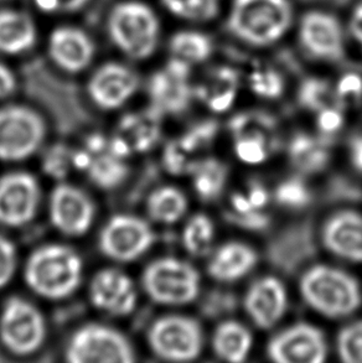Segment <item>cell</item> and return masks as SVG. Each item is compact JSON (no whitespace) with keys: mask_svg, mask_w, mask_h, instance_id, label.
I'll use <instances>...</instances> for the list:
<instances>
[{"mask_svg":"<svg viewBox=\"0 0 362 363\" xmlns=\"http://www.w3.org/2000/svg\"><path fill=\"white\" fill-rule=\"evenodd\" d=\"M297 18L293 0H230L225 28L247 48L268 49L288 36Z\"/></svg>","mask_w":362,"mask_h":363,"instance_id":"obj_1","label":"cell"},{"mask_svg":"<svg viewBox=\"0 0 362 363\" xmlns=\"http://www.w3.org/2000/svg\"><path fill=\"white\" fill-rule=\"evenodd\" d=\"M84 264L76 250L67 245H43L35 250L25 264L26 284L44 299L62 300L79 289Z\"/></svg>","mask_w":362,"mask_h":363,"instance_id":"obj_2","label":"cell"},{"mask_svg":"<svg viewBox=\"0 0 362 363\" xmlns=\"http://www.w3.org/2000/svg\"><path fill=\"white\" fill-rule=\"evenodd\" d=\"M107 31L113 45L128 59L144 61L157 51L162 25L150 5L139 0H126L111 10Z\"/></svg>","mask_w":362,"mask_h":363,"instance_id":"obj_3","label":"cell"},{"mask_svg":"<svg viewBox=\"0 0 362 363\" xmlns=\"http://www.w3.org/2000/svg\"><path fill=\"white\" fill-rule=\"evenodd\" d=\"M300 290L313 309L329 318H344L361 305V290L356 279L331 267H314L302 278Z\"/></svg>","mask_w":362,"mask_h":363,"instance_id":"obj_4","label":"cell"},{"mask_svg":"<svg viewBox=\"0 0 362 363\" xmlns=\"http://www.w3.org/2000/svg\"><path fill=\"white\" fill-rule=\"evenodd\" d=\"M299 46L309 59L334 64L346 55L348 31L338 15L323 8H313L295 21Z\"/></svg>","mask_w":362,"mask_h":363,"instance_id":"obj_5","label":"cell"},{"mask_svg":"<svg viewBox=\"0 0 362 363\" xmlns=\"http://www.w3.org/2000/svg\"><path fill=\"white\" fill-rule=\"evenodd\" d=\"M142 288L157 304H187L199 294L200 275L187 262L170 257L159 258L143 272Z\"/></svg>","mask_w":362,"mask_h":363,"instance_id":"obj_6","label":"cell"},{"mask_svg":"<svg viewBox=\"0 0 362 363\" xmlns=\"http://www.w3.org/2000/svg\"><path fill=\"white\" fill-rule=\"evenodd\" d=\"M65 359L71 363H131L136 352L121 331L107 325L89 324L70 337Z\"/></svg>","mask_w":362,"mask_h":363,"instance_id":"obj_7","label":"cell"},{"mask_svg":"<svg viewBox=\"0 0 362 363\" xmlns=\"http://www.w3.org/2000/svg\"><path fill=\"white\" fill-rule=\"evenodd\" d=\"M45 339L46 321L33 303L21 296H11L5 301L0 313V342L10 354H35Z\"/></svg>","mask_w":362,"mask_h":363,"instance_id":"obj_8","label":"cell"},{"mask_svg":"<svg viewBox=\"0 0 362 363\" xmlns=\"http://www.w3.org/2000/svg\"><path fill=\"white\" fill-rule=\"evenodd\" d=\"M46 125L34 109L10 104L0 108V160L23 162L44 144Z\"/></svg>","mask_w":362,"mask_h":363,"instance_id":"obj_9","label":"cell"},{"mask_svg":"<svg viewBox=\"0 0 362 363\" xmlns=\"http://www.w3.org/2000/svg\"><path fill=\"white\" fill-rule=\"evenodd\" d=\"M147 341L153 354L159 359L187 362L200 356L204 335L195 319L184 315H167L149 326Z\"/></svg>","mask_w":362,"mask_h":363,"instance_id":"obj_10","label":"cell"},{"mask_svg":"<svg viewBox=\"0 0 362 363\" xmlns=\"http://www.w3.org/2000/svg\"><path fill=\"white\" fill-rule=\"evenodd\" d=\"M155 235L146 220L134 215H116L108 220L98 237L104 257L118 263L137 260L152 248Z\"/></svg>","mask_w":362,"mask_h":363,"instance_id":"obj_11","label":"cell"},{"mask_svg":"<svg viewBox=\"0 0 362 363\" xmlns=\"http://www.w3.org/2000/svg\"><path fill=\"white\" fill-rule=\"evenodd\" d=\"M192 66L170 57L162 69L150 76L148 96L150 107L163 116H177L190 107L195 97V86L191 84Z\"/></svg>","mask_w":362,"mask_h":363,"instance_id":"obj_12","label":"cell"},{"mask_svg":"<svg viewBox=\"0 0 362 363\" xmlns=\"http://www.w3.org/2000/svg\"><path fill=\"white\" fill-rule=\"evenodd\" d=\"M126 159L114 149L111 139L96 134L86 140L84 149L74 152V167L86 172L94 186L111 190L127 177Z\"/></svg>","mask_w":362,"mask_h":363,"instance_id":"obj_13","label":"cell"},{"mask_svg":"<svg viewBox=\"0 0 362 363\" xmlns=\"http://www.w3.org/2000/svg\"><path fill=\"white\" fill-rule=\"evenodd\" d=\"M41 200L39 182L31 174L14 172L0 177V225L18 228L34 220Z\"/></svg>","mask_w":362,"mask_h":363,"instance_id":"obj_14","label":"cell"},{"mask_svg":"<svg viewBox=\"0 0 362 363\" xmlns=\"http://www.w3.org/2000/svg\"><path fill=\"white\" fill-rule=\"evenodd\" d=\"M94 213L91 197L72 184L61 182L50 194V221L64 236L86 235L92 227Z\"/></svg>","mask_w":362,"mask_h":363,"instance_id":"obj_15","label":"cell"},{"mask_svg":"<svg viewBox=\"0 0 362 363\" xmlns=\"http://www.w3.org/2000/svg\"><path fill=\"white\" fill-rule=\"evenodd\" d=\"M317 252L313 222L304 220L284 228L267 245V259L274 269L294 274L313 259Z\"/></svg>","mask_w":362,"mask_h":363,"instance_id":"obj_16","label":"cell"},{"mask_svg":"<svg viewBox=\"0 0 362 363\" xmlns=\"http://www.w3.org/2000/svg\"><path fill=\"white\" fill-rule=\"evenodd\" d=\"M139 89V77L134 69L121 62L99 66L87 82V94L93 104L103 111L121 108Z\"/></svg>","mask_w":362,"mask_h":363,"instance_id":"obj_17","label":"cell"},{"mask_svg":"<svg viewBox=\"0 0 362 363\" xmlns=\"http://www.w3.org/2000/svg\"><path fill=\"white\" fill-rule=\"evenodd\" d=\"M323 333L312 325L300 324L284 330L268 345V356L279 363H320L327 359Z\"/></svg>","mask_w":362,"mask_h":363,"instance_id":"obj_18","label":"cell"},{"mask_svg":"<svg viewBox=\"0 0 362 363\" xmlns=\"http://www.w3.org/2000/svg\"><path fill=\"white\" fill-rule=\"evenodd\" d=\"M89 295L96 309L112 316H127L137 308L136 285L124 272L116 268L99 270L93 275Z\"/></svg>","mask_w":362,"mask_h":363,"instance_id":"obj_19","label":"cell"},{"mask_svg":"<svg viewBox=\"0 0 362 363\" xmlns=\"http://www.w3.org/2000/svg\"><path fill=\"white\" fill-rule=\"evenodd\" d=\"M162 117L163 114L152 107L126 114L118 123L117 132L111 138L113 147L126 157L149 152L162 135Z\"/></svg>","mask_w":362,"mask_h":363,"instance_id":"obj_20","label":"cell"},{"mask_svg":"<svg viewBox=\"0 0 362 363\" xmlns=\"http://www.w3.org/2000/svg\"><path fill=\"white\" fill-rule=\"evenodd\" d=\"M48 51L50 59L62 71L79 74L92 64L96 46L91 36L84 30L65 25L51 31Z\"/></svg>","mask_w":362,"mask_h":363,"instance_id":"obj_21","label":"cell"},{"mask_svg":"<svg viewBox=\"0 0 362 363\" xmlns=\"http://www.w3.org/2000/svg\"><path fill=\"white\" fill-rule=\"evenodd\" d=\"M241 86V72L227 64L211 67L199 84L195 86V97L214 112L222 113L235 104Z\"/></svg>","mask_w":362,"mask_h":363,"instance_id":"obj_22","label":"cell"},{"mask_svg":"<svg viewBox=\"0 0 362 363\" xmlns=\"http://www.w3.org/2000/svg\"><path fill=\"white\" fill-rule=\"evenodd\" d=\"M245 308L257 326L270 329L287 308V294L282 283L275 278H263L251 286L245 299Z\"/></svg>","mask_w":362,"mask_h":363,"instance_id":"obj_23","label":"cell"},{"mask_svg":"<svg viewBox=\"0 0 362 363\" xmlns=\"http://www.w3.org/2000/svg\"><path fill=\"white\" fill-rule=\"evenodd\" d=\"M323 241L334 255L362 262V215L353 211L336 213L324 226Z\"/></svg>","mask_w":362,"mask_h":363,"instance_id":"obj_24","label":"cell"},{"mask_svg":"<svg viewBox=\"0 0 362 363\" xmlns=\"http://www.w3.org/2000/svg\"><path fill=\"white\" fill-rule=\"evenodd\" d=\"M38 29L34 20L19 10H0V54L21 55L34 48Z\"/></svg>","mask_w":362,"mask_h":363,"instance_id":"obj_25","label":"cell"},{"mask_svg":"<svg viewBox=\"0 0 362 363\" xmlns=\"http://www.w3.org/2000/svg\"><path fill=\"white\" fill-rule=\"evenodd\" d=\"M257 263V255L248 245L229 243L216 252L207 270L214 279L234 281L245 277Z\"/></svg>","mask_w":362,"mask_h":363,"instance_id":"obj_26","label":"cell"},{"mask_svg":"<svg viewBox=\"0 0 362 363\" xmlns=\"http://www.w3.org/2000/svg\"><path fill=\"white\" fill-rule=\"evenodd\" d=\"M170 57L181 60L190 66L207 62L215 52V41L200 29H181L169 39Z\"/></svg>","mask_w":362,"mask_h":363,"instance_id":"obj_27","label":"cell"},{"mask_svg":"<svg viewBox=\"0 0 362 363\" xmlns=\"http://www.w3.org/2000/svg\"><path fill=\"white\" fill-rule=\"evenodd\" d=\"M327 139H314L298 134L289 144V157L294 167L304 174L322 172L328 165L330 152Z\"/></svg>","mask_w":362,"mask_h":363,"instance_id":"obj_28","label":"cell"},{"mask_svg":"<svg viewBox=\"0 0 362 363\" xmlns=\"http://www.w3.org/2000/svg\"><path fill=\"white\" fill-rule=\"evenodd\" d=\"M252 346V336L243 325L226 321L216 329L212 347L216 354L229 362L245 361Z\"/></svg>","mask_w":362,"mask_h":363,"instance_id":"obj_29","label":"cell"},{"mask_svg":"<svg viewBox=\"0 0 362 363\" xmlns=\"http://www.w3.org/2000/svg\"><path fill=\"white\" fill-rule=\"evenodd\" d=\"M229 128L236 140L238 139H257L265 143L270 149L277 145V121L272 114L251 111L236 114L229 122Z\"/></svg>","mask_w":362,"mask_h":363,"instance_id":"obj_30","label":"cell"},{"mask_svg":"<svg viewBox=\"0 0 362 363\" xmlns=\"http://www.w3.org/2000/svg\"><path fill=\"white\" fill-rule=\"evenodd\" d=\"M148 216L150 220L162 225H172L179 221L187 208L184 194L172 186L158 187L148 196Z\"/></svg>","mask_w":362,"mask_h":363,"instance_id":"obj_31","label":"cell"},{"mask_svg":"<svg viewBox=\"0 0 362 363\" xmlns=\"http://www.w3.org/2000/svg\"><path fill=\"white\" fill-rule=\"evenodd\" d=\"M169 14L192 25L210 24L222 10L221 0H160Z\"/></svg>","mask_w":362,"mask_h":363,"instance_id":"obj_32","label":"cell"},{"mask_svg":"<svg viewBox=\"0 0 362 363\" xmlns=\"http://www.w3.org/2000/svg\"><path fill=\"white\" fill-rule=\"evenodd\" d=\"M251 91L262 99H279L285 89V76L274 65L256 62L247 74Z\"/></svg>","mask_w":362,"mask_h":363,"instance_id":"obj_33","label":"cell"},{"mask_svg":"<svg viewBox=\"0 0 362 363\" xmlns=\"http://www.w3.org/2000/svg\"><path fill=\"white\" fill-rule=\"evenodd\" d=\"M192 175L197 195L204 201H212L220 196L225 187L227 167L225 164L215 159L201 160Z\"/></svg>","mask_w":362,"mask_h":363,"instance_id":"obj_34","label":"cell"},{"mask_svg":"<svg viewBox=\"0 0 362 363\" xmlns=\"http://www.w3.org/2000/svg\"><path fill=\"white\" fill-rule=\"evenodd\" d=\"M298 101L302 107L314 112H320L329 107H339L335 99L334 86L327 79L318 76H309L303 79V82L299 86Z\"/></svg>","mask_w":362,"mask_h":363,"instance_id":"obj_35","label":"cell"},{"mask_svg":"<svg viewBox=\"0 0 362 363\" xmlns=\"http://www.w3.org/2000/svg\"><path fill=\"white\" fill-rule=\"evenodd\" d=\"M212 237L214 226L210 218L204 215H197L187 222L182 233V243L191 255H204L210 250Z\"/></svg>","mask_w":362,"mask_h":363,"instance_id":"obj_36","label":"cell"},{"mask_svg":"<svg viewBox=\"0 0 362 363\" xmlns=\"http://www.w3.org/2000/svg\"><path fill=\"white\" fill-rule=\"evenodd\" d=\"M200 162L184 147L179 138L168 143L163 154V165L172 175L192 174Z\"/></svg>","mask_w":362,"mask_h":363,"instance_id":"obj_37","label":"cell"},{"mask_svg":"<svg viewBox=\"0 0 362 363\" xmlns=\"http://www.w3.org/2000/svg\"><path fill=\"white\" fill-rule=\"evenodd\" d=\"M323 201L330 205L356 203L362 201V187L349 177L336 175L327 182Z\"/></svg>","mask_w":362,"mask_h":363,"instance_id":"obj_38","label":"cell"},{"mask_svg":"<svg viewBox=\"0 0 362 363\" xmlns=\"http://www.w3.org/2000/svg\"><path fill=\"white\" fill-rule=\"evenodd\" d=\"M275 200L279 205L288 208H304L313 200L308 186L300 179H289L279 185L275 191Z\"/></svg>","mask_w":362,"mask_h":363,"instance_id":"obj_39","label":"cell"},{"mask_svg":"<svg viewBox=\"0 0 362 363\" xmlns=\"http://www.w3.org/2000/svg\"><path fill=\"white\" fill-rule=\"evenodd\" d=\"M338 352L344 362L362 363V320L349 325L340 333Z\"/></svg>","mask_w":362,"mask_h":363,"instance_id":"obj_40","label":"cell"},{"mask_svg":"<svg viewBox=\"0 0 362 363\" xmlns=\"http://www.w3.org/2000/svg\"><path fill=\"white\" fill-rule=\"evenodd\" d=\"M334 92L340 108L360 104L362 99V74L355 71H348L341 74L334 86Z\"/></svg>","mask_w":362,"mask_h":363,"instance_id":"obj_41","label":"cell"},{"mask_svg":"<svg viewBox=\"0 0 362 363\" xmlns=\"http://www.w3.org/2000/svg\"><path fill=\"white\" fill-rule=\"evenodd\" d=\"M219 125L215 121H205V122L197 123L194 127L190 128L185 134L181 135L180 139L185 147L199 155L201 150H205L206 147L211 145L214 142L217 133Z\"/></svg>","mask_w":362,"mask_h":363,"instance_id":"obj_42","label":"cell"},{"mask_svg":"<svg viewBox=\"0 0 362 363\" xmlns=\"http://www.w3.org/2000/svg\"><path fill=\"white\" fill-rule=\"evenodd\" d=\"M236 308H237L236 295L225 290L211 291L201 304L202 314L210 319H217L221 316L231 314L235 311Z\"/></svg>","mask_w":362,"mask_h":363,"instance_id":"obj_43","label":"cell"},{"mask_svg":"<svg viewBox=\"0 0 362 363\" xmlns=\"http://www.w3.org/2000/svg\"><path fill=\"white\" fill-rule=\"evenodd\" d=\"M71 165L74 167V152H70L64 145L51 147L45 155L43 162L45 172L57 179L65 177L69 172Z\"/></svg>","mask_w":362,"mask_h":363,"instance_id":"obj_44","label":"cell"},{"mask_svg":"<svg viewBox=\"0 0 362 363\" xmlns=\"http://www.w3.org/2000/svg\"><path fill=\"white\" fill-rule=\"evenodd\" d=\"M18 255L14 243L0 235V289L9 284L16 270Z\"/></svg>","mask_w":362,"mask_h":363,"instance_id":"obj_45","label":"cell"},{"mask_svg":"<svg viewBox=\"0 0 362 363\" xmlns=\"http://www.w3.org/2000/svg\"><path fill=\"white\" fill-rule=\"evenodd\" d=\"M225 218L235 226L242 227L250 231H263L270 225V218L268 215L262 213L258 210H252L246 213L238 212H226Z\"/></svg>","mask_w":362,"mask_h":363,"instance_id":"obj_46","label":"cell"},{"mask_svg":"<svg viewBox=\"0 0 362 363\" xmlns=\"http://www.w3.org/2000/svg\"><path fill=\"white\" fill-rule=\"evenodd\" d=\"M270 147L257 139H238L236 143L237 157L247 164H260L268 157Z\"/></svg>","mask_w":362,"mask_h":363,"instance_id":"obj_47","label":"cell"},{"mask_svg":"<svg viewBox=\"0 0 362 363\" xmlns=\"http://www.w3.org/2000/svg\"><path fill=\"white\" fill-rule=\"evenodd\" d=\"M35 6L45 14L76 13L84 9L89 0H34Z\"/></svg>","mask_w":362,"mask_h":363,"instance_id":"obj_48","label":"cell"},{"mask_svg":"<svg viewBox=\"0 0 362 363\" xmlns=\"http://www.w3.org/2000/svg\"><path fill=\"white\" fill-rule=\"evenodd\" d=\"M340 109L341 108L339 107H329L319 112V128L324 134L331 135L343 125V114L340 112Z\"/></svg>","mask_w":362,"mask_h":363,"instance_id":"obj_49","label":"cell"},{"mask_svg":"<svg viewBox=\"0 0 362 363\" xmlns=\"http://www.w3.org/2000/svg\"><path fill=\"white\" fill-rule=\"evenodd\" d=\"M345 26L349 38L362 50V0L353 4Z\"/></svg>","mask_w":362,"mask_h":363,"instance_id":"obj_50","label":"cell"},{"mask_svg":"<svg viewBox=\"0 0 362 363\" xmlns=\"http://www.w3.org/2000/svg\"><path fill=\"white\" fill-rule=\"evenodd\" d=\"M16 89L15 74L6 65L0 62V99H8Z\"/></svg>","mask_w":362,"mask_h":363,"instance_id":"obj_51","label":"cell"},{"mask_svg":"<svg viewBox=\"0 0 362 363\" xmlns=\"http://www.w3.org/2000/svg\"><path fill=\"white\" fill-rule=\"evenodd\" d=\"M248 201L256 210H260L268 202V192L262 184L258 182H253L251 184Z\"/></svg>","mask_w":362,"mask_h":363,"instance_id":"obj_52","label":"cell"},{"mask_svg":"<svg viewBox=\"0 0 362 363\" xmlns=\"http://www.w3.org/2000/svg\"><path fill=\"white\" fill-rule=\"evenodd\" d=\"M350 150H351V160L355 167L362 172V135L353 138L350 143Z\"/></svg>","mask_w":362,"mask_h":363,"instance_id":"obj_53","label":"cell"},{"mask_svg":"<svg viewBox=\"0 0 362 363\" xmlns=\"http://www.w3.org/2000/svg\"><path fill=\"white\" fill-rule=\"evenodd\" d=\"M232 206L235 208V212H238V213H246V212L256 210V208H253L252 205H251L248 199H246L245 196H242L240 194H235V195L232 196Z\"/></svg>","mask_w":362,"mask_h":363,"instance_id":"obj_54","label":"cell"}]
</instances>
